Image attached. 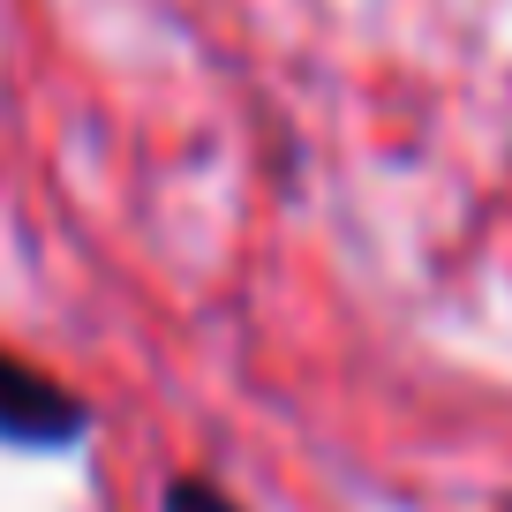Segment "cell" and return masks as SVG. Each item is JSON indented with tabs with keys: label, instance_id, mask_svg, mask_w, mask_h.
<instances>
[{
	"label": "cell",
	"instance_id": "obj_2",
	"mask_svg": "<svg viewBox=\"0 0 512 512\" xmlns=\"http://www.w3.org/2000/svg\"><path fill=\"white\" fill-rule=\"evenodd\" d=\"M159 512H241V505H234V497H226V490H211V482L181 475V482H166Z\"/></svg>",
	"mask_w": 512,
	"mask_h": 512
},
{
	"label": "cell",
	"instance_id": "obj_1",
	"mask_svg": "<svg viewBox=\"0 0 512 512\" xmlns=\"http://www.w3.org/2000/svg\"><path fill=\"white\" fill-rule=\"evenodd\" d=\"M91 430L83 400H68L46 369L0 354V445H23V452H61Z\"/></svg>",
	"mask_w": 512,
	"mask_h": 512
}]
</instances>
